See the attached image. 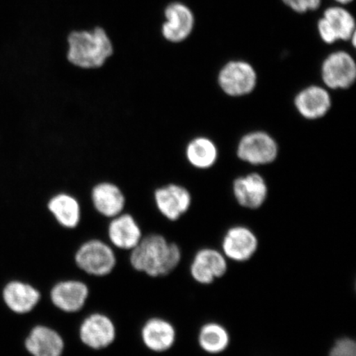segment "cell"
Segmentation results:
<instances>
[{
  "instance_id": "8",
  "label": "cell",
  "mask_w": 356,
  "mask_h": 356,
  "mask_svg": "<svg viewBox=\"0 0 356 356\" xmlns=\"http://www.w3.org/2000/svg\"><path fill=\"white\" fill-rule=\"evenodd\" d=\"M259 247L257 236L251 229L243 225L231 227L221 241L222 254L234 262L251 260Z\"/></svg>"
},
{
  "instance_id": "22",
  "label": "cell",
  "mask_w": 356,
  "mask_h": 356,
  "mask_svg": "<svg viewBox=\"0 0 356 356\" xmlns=\"http://www.w3.org/2000/svg\"><path fill=\"white\" fill-rule=\"evenodd\" d=\"M186 157L191 165L199 169H207L216 162L217 147L208 138H195L186 145Z\"/></svg>"
},
{
  "instance_id": "2",
  "label": "cell",
  "mask_w": 356,
  "mask_h": 356,
  "mask_svg": "<svg viewBox=\"0 0 356 356\" xmlns=\"http://www.w3.org/2000/svg\"><path fill=\"white\" fill-rule=\"evenodd\" d=\"M181 258V248L176 243L169 242L162 234L151 233L143 236L132 249L129 261L138 273L157 278L170 275Z\"/></svg>"
},
{
  "instance_id": "6",
  "label": "cell",
  "mask_w": 356,
  "mask_h": 356,
  "mask_svg": "<svg viewBox=\"0 0 356 356\" xmlns=\"http://www.w3.org/2000/svg\"><path fill=\"white\" fill-rule=\"evenodd\" d=\"M164 20L160 26V33L166 42L179 44L188 39L193 33L195 17L188 6L181 2L168 3L163 10Z\"/></svg>"
},
{
  "instance_id": "11",
  "label": "cell",
  "mask_w": 356,
  "mask_h": 356,
  "mask_svg": "<svg viewBox=\"0 0 356 356\" xmlns=\"http://www.w3.org/2000/svg\"><path fill=\"white\" fill-rule=\"evenodd\" d=\"M90 295L88 284L79 280H64L52 286L49 293L51 304L65 314H75L86 305Z\"/></svg>"
},
{
  "instance_id": "15",
  "label": "cell",
  "mask_w": 356,
  "mask_h": 356,
  "mask_svg": "<svg viewBox=\"0 0 356 356\" xmlns=\"http://www.w3.org/2000/svg\"><path fill=\"white\" fill-rule=\"evenodd\" d=\"M106 234L111 245L123 251H131L143 238V232L136 218L130 213L110 219Z\"/></svg>"
},
{
  "instance_id": "18",
  "label": "cell",
  "mask_w": 356,
  "mask_h": 356,
  "mask_svg": "<svg viewBox=\"0 0 356 356\" xmlns=\"http://www.w3.org/2000/svg\"><path fill=\"white\" fill-rule=\"evenodd\" d=\"M233 190L240 206L250 210L260 208L268 193L264 178L257 173L237 178L234 182Z\"/></svg>"
},
{
  "instance_id": "5",
  "label": "cell",
  "mask_w": 356,
  "mask_h": 356,
  "mask_svg": "<svg viewBox=\"0 0 356 356\" xmlns=\"http://www.w3.org/2000/svg\"><path fill=\"white\" fill-rule=\"evenodd\" d=\"M218 81L227 95L242 97L254 90L257 76L254 68L248 62L234 60L222 67Z\"/></svg>"
},
{
  "instance_id": "7",
  "label": "cell",
  "mask_w": 356,
  "mask_h": 356,
  "mask_svg": "<svg viewBox=\"0 0 356 356\" xmlns=\"http://www.w3.org/2000/svg\"><path fill=\"white\" fill-rule=\"evenodd\" d=\"M237 152L238 158L244 162L253 165H265L277 159L278 145L266 132H251L239 141Z\"/></svg>"
},
{
  "instance_id": "25",
  "label": "cell",
  "mask_w": 356,
  "mask_h": 356,
  "mask_svg": "<svg viewBox=\"0 0 356 356\" xmlns=\"http://www.w3.org/2000/svg\"><path fill=\"white\" fill-rule=\"evenodd\" d=\"M293 11L304 13L316 10L321 6L322 0H282Z\"/></svg>"
},
{
  "instance_id": "14",
  "label": "cell",
  "mask_w": 356,
  "mask_h": 356,
  "mask_svg": "<svg viewBox=\"0 0 356 356\" xmlns=\"http://www.w3.org/2000/svg\"><path fill=\"white\" fill-rule=\"evenodd\" d=\"M142 343L154 353H164L171 350L177 341V331L168 320L153 317L147 320L141 327Z\"/></svg>"
},
{
  "instance_id": "10",
  "label": "cell",
  "mask_w": 356,
  "mask_h": 356,
  "mask_svg": "<svg viewBox=\"0 0 356 356\" xmlns=\"http://www.w3.org/2000/svg\"><path fill=\"white\" fill-rule=\"evenodd\" d=\"M154 202L158 211L164 218L175 222L190 210L193 198L185 186L170 184L155 189Z\"/></svg>"
},
{
  "instance_id": "20",
  "label": "cell",
  "mask_w": 356,
  "mask_h": 356,
  "mask_svg": "<svg viewBox=\"0 0 356 356\" xmlns=\"http://www.w3.org/2000/svg\"><path fill=\"white\" fill-rule=\"evenodd\" d=\"M3 298L8 309L17 314H26L38 306L42 295L32 284L12 282L4 288Z\"/></svg>"
},
{
  "instance_id": "17",
  "label": "cell",
  "mask_w": 356,
  "mask_h": 356,
  "mask_svg": "<svg viewBox=\"0 0 356 356\" xmlns=\"http://www.w3.org/2000/svg\"><path fill=\"white\" fill-rule=\"evenodd\" d=\"M47 207L62 228L72 230L78 228L81 222V204L72 194L59 193L52 195L47 202Z\"/></svg>"
},
{
  "instance_id": "24",
  "label": "cell",
  "mask_w": 356,
  "mask_h": 356,
  "mask_svg": "<svg viewBox=\"0 0 356 356\" xmlns=\"http://www.w3.org/2000/svg\"><path fill=\"white\" fill-rule=\"evenodd\" d=\"M328 356H356V343L353 338L341 337L329 350Z\"/></svg>"
},
{
  "instance_id": "13",
  "label": "cell",
  "mask_w": 356,
  "mask_h": 356,
  "mask_svg": "<svg viewBox=\"0 0 356 356\" xmlns=\"http://www.w3.org/2000/svg\"><path fill=\"white\" fill-rule=\"evenodd\" d=\"M90 199L93 209L108 219L121 215L127 206L124 191L113 181H104L92 186Z\"/></svg>"
},
{
  "instance_id": "19",
  "label": "cell",
  "mask_w": 356,
  "mask_h": 356,
  "mask_svg": "<svg viewBox=\"0 0 356 356\" xmlns=\"http://www.w3.org/2000/svg\"><path fill=\"white\" fill-rule=\"evenodd\" d=\"M296 108L302 118L309 120L322 118L332 106V99L327 89L309 86L298 93L295 99Z\"/></svg>"
},
{
  "instance_id": "21",
  "label": "cell",
  "mask_w": 356,
  "mask_h": 356,
  "mask_svg": "<svg viewBox=\"0 0 356 356\" xmlns=\"http://www.w3.org/2000/svg\"><path fill=\"white\" fill-rule=\"evenodd\" d=\"M197 341L200 348L209 355H220L229 348L230 334L224 325L207 323L200 328Z\"/></svg>"
},
{
  "instance_id": "16",
  "label": "cell",
  "mask_w": 356,
  "mask_h": 356,
  "mask_svg": "<svg viewBox=\"0 0 356 356\" xmlns=\"http://www.w3.org/2000/svg\"><path fill=\"white\" fill-rule=\"evenodd\" d=\"M25 347L33 356H62L65 341L56 329L47 325H37L26 338Z\"/></svg>"
},
{
  "instance_id": "1",
  "label": "cell",
  "mask_w": 356,
  "mask_h": 356,
  "mask_svg": "<svg viewBox=\"0 0 356 356\" xmlns=\"http://www.w3.org/2000/svg\"><path fill=\"white\" fill-rule=\"evenodd\" d=\"M67 62L80 70L93 71L104 68L114 55V44L102 26L90 30H74L66 38Z\"/></svg>"
},
{
  "instance_id": "9",
  "label": "cell",
  "mask_w": 356,
  "mask_h": 356,
  "mask_svg": "<svg viewBox=\"0 0 356 356\" xmlns=\"http://www.w3.org/2000/svg\"><path fill=\"white\" fill-rule=\"evenodd\" d=\"M189 270L195 282L207 286L224 277L228 271V261L217 249L204 248L195 252Z\"/></svg>"
},
{
  "instance_id": "4",
  "label": "cell",
  "mask_w": 356,
  "mask_h": 356,
  "mask_svg": "<svg viewBox=\"0 0 356 356\" xmlns=\"http://www.w3.org/2000/svg\"><path fill=\"white\" fill-rule=\"evenodd\" d=\"M117 336V327L113 320L99 312L87 316L79 328L80 341L93 350L108 348L114 343Z\"/></svg>"
},
{
  "instance_id": "3",
  "label": "cell",
  "mask_w": 356,
  "mask_h": 356,
  "mask_svg": "<svg viewBox=\"0 0 356 356\" xmlns=\"http://www.w3.org/2000/svg\"><path fill=\"white\" fill-rule=\"evenodd\" d=\"M74 261L80 270L95 277H108L118 265L113 247L99 238L88 239L80 245Z\"/></svg>"
},
{
  "instance_id": "23",
  "label": "cell",
  "mask_w": 356,
  "mask_h": 356,
  "mask_svg": "<svg viewBox=\"0 0 356 356\" xmlns=\"http://www.w3.org/2000/svg\"><path fill=\"white\" fill-rule=\"evenodd\" d=\"M323 19L331 26L338 40L348 41L355 33L354 17L344 8H328L323 13Z\"/></svg>"
},
{
  "instance_id": "26",
  "label": "cell",
  "mask_w": 356,
  "mask_h": 356,
  "mask_svg": "<svg viewBox=\"0 0 356 356\" xmlns=\"http://www.w3.org/2000/svg\"><path fill=\"white\" fill-rule=\"evenodd\" d=\"M318 29L320 37H321L323 42L327 44H332L338 41L337 35L335 33H334L331 26L328 24V22L325 20L323 17L318 22Z\"/></svg>"
},
{
  "instance_id": "27",
  "label": "cell",
  "mask_w": 356,
  "mask_h": 356,
  "mask_svg": "<svg viewBox=\"0 0 356 356\" xmlns=\"http://www.w3.org/2000/svg\"><path fill=\"white\" fill-rule=\"evenodd\" d=\"M335 1L341 4H346L353 1V0H335Z\"/></svg>"
},
{
  "instance_id": "12",
  "label": "cell",
  "mask_w": 356,
  "mask_h": 356,
  "mask_svg": "<svg viewBox=\"0 0 356 356\" xmlns=\"http://www.w3.org/2000/svg\"><path fill=\"white\" fill-rule=\"evenodd\" d=\"M322 78L328 88L346 89L355 81L356 65L350 54L337 51L325 59L322 66Z\"/></svg>"
}]
</instances>
